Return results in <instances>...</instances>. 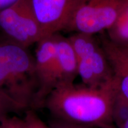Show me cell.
I'll return each instance as SVG.
<instances>
[{"instance_id":"1","label":"cell","mask_w":128,"mask_h":128,"mask_svg":"<svg viewBox=\"0 0 128 128\" xmlns=\"http://www.w3.org/2000/svg\"><path fill=\"white\" fill-rule=\"evenodd\" d=\"M116 91L114 76L106 84L97 88L65 83L53 90L44 105L56 119L101 128L113 124L112 109Z\"/></svg>"},{"instance_id":"2","label":"cell","mask_w":128,"mask_h":128,"mask_svg":"<svg viewBox=\"0 0 128 128\" xmlns=\"http://www.w3.org/2000/svg\"><path fill=\"white\" fill-rule=\"evenodd\" d=\"M0 90L24 108H35L38 83L34 56L6 39H0Z\"/></svg>"},{"instance_id":"3","label":"cell","mask_w":128,"mask_h":128,"mask_svg":"<svg viewBox=\"0 0 128 128\" xmlns=\"http://www.w3.org/2000/svg\"><path fill=\"white\" fill-rule=\"evenodd\" d=\"M0 30L4 39L27 49L44 38L32 0H18L0 11Z\"/></svg>"},{"instance_id":"4","label":"cell","mask_w":128,"mask_h":128,"mask_svg":"<svg viewBox=\"0 0 128 128\" xmlns=\"http://www.w3.org/2000/svg\"><path fill=\"white\" fill-rule=\"evenodd\" d=\"M126 0H84L66 31L94 35L112 26Z\"/></svg>"},{"instance_id":"5","label":"cell","mask_w":128,"mask_h":128,"mask_svg":"<svg viewBox=\"0 0 128 128\" xmlns=\"http://www.w3.org/2000/svg\"><path fill=\"white\" fill-rule=\"evenodd\" d=\"M36 45L34 59L38 91L35 108L44 105L48 96L60 83L55 34L42 38Z\"/></svg>"},{"instance_id":"6","label":"cell","mask_w":128,"mask_h":128,"mask_svg":"<svg viewBox=\"0 0 128 128\" xmlns=\"http://www.w3.org/2000/svg\"><path fill=\"white\" fill-rule=\"evenodd\" d=\"M84 0H32L44 38L66 31L73 14Z\"/></svg>"},{"instance_id":"7","label":"cell","mask_w":128,"mask_h":128,"mask_svg":"<svg viewBox=\"0 0 128 128\" xmlns=\"http://www.w3.org/2000/svg\"><path fill=\"white\" fill-rule=\"evenodd\" d=\"M78 60V73L82 84L100 87L114 77V73L102 44L93 52Z\"/></svg>"},{"instance_id":"8","label":"cell","mask_w":128,"mask_h":128,"mask_svg":"<svg viewBox=\"0 0 128 128\" xmlns=\"http://www.w3.org/2000/svg\"><path fill=\"white\" fill-rule=\"evenodd\" d=\"M100 42L116 78L117 90L128 101V57L108 38L102 37Z\"/></svg>"},{"instance_id":"9","label":"cell","mask_w":128,"mask_h":128,"mask_svg":"<svg viewBox=\"0 0 128 128\" xmlns=\"http://www.w3.org/2000/svg\"><path fill=\"white\" fill-rule=\"evenodd\" d=\"M55 44L60 79L58 85L72 83L78 76V60L76 54L68 38L59 33L55 34Z\"/></svg>"},{"instance_id":"10","label":"cell","mask_w":128,"mask_h":128,"mask_svg":"<svg viewBox=\"0 0 128 128\" xmlns=\"http://www.w3.org/2000/svg\"><path fill=\"white\" fill-rule=\"evenodd\" d=\"M108 32V39L114 44L119 46L128 44V0Z\"/></svg>"},{"instance_id":"11","label":"cell","mask_w":128,"mask_h":128,"mask_svg":"<svg viewBox=\"0 0 128 128\" xmlns=\"http://www.w3.org/2000/svg\"><path fill=\"white\" fill-rule=\"evenodd\" d=\"M77 60L93 52L101 45L94 35L84 33H74L68 37Z\"/></svg>"},{"instance_id":"12","label":"cell","mask_w":128,"mask_h":128,"mask_svg":"<svg viewBox=\"0 0 128 128\" xmlns=\"http://www.w3.org/2000/svg\"><path fill=\"white\" fill-rule=\"evenodd\" d=\"M112 123L116 128H122L128 120V101L116 91L112 109Z\"/></svg>"},{"instance_id":"13","label":"cell","mask_w":128,"mask_h":128,"mask_svg":"<svg viewBox=\"0 0 128 128\" xmlns=\"http://www.w3.org/2000/svg\"><path fill=\"white\" fill-rule=\"evenodd\" d=\"M24 128H50L33 110H28L23 119Z\"/></svg>"},{"instance_id":"14","label":"cell","mask_w":128,"mask_h":128,"mask_svg":"<svg viewBox=\"0 0 128 128\" xmlns=\"http://www.w3.org/2000/svg\"><path fill=\"white\" fill-rule=\"evenodd\" d=\"M1 128H24L23 119L17 117H6L0 122Z\"/></svg>"},{"instance_id":"15","label":"cell","mask_w":128,"mask_h":128,"mask_svg":"<svg viewBox=\"0 0 128 128\" xmlns=\"http://www.w3.org/2000/svg\"><path fill=\"white\" fill-rule=\"evenodd\" d=\"M50 128H94L89 126L80 125L68 122L59 119H55L52 121L49 125Z\"/></svg>"},{"instance_id":"16","label":"cell","mask_w":128,"mask_h":128,"mask_svg":"<svg viewBox=\"0 0 128 128\" xmlns=\"http://www.w3.org/2000/svg\"><path fill=\"white\" fill-rule=\"evenodd\" d=\"M18 0H0V11L6 8Z\"/></svg>"},{"instance_id":"17","label":"cell","mask_w":128,"mask_h":128,"mask_svg":"<svg viewBox=\"0 0 128 128\" xmlns=\"http://www.w3.org/2000/svg\"><path fill=\"white\" fill-rule=\"evenodd\" d=\"M119 47L121 49V50L123 51V52H124V54H125V55L128 57V44H127V45H125V46H119Z\"/></svg>"},{"instance_id":"18","label":"cell","mask_w":128,"mask_h":128,"mask_svg":"<svg viewBox=\"0 0 128 128\" xmlns=\"http://www.w3.org/2000/svg\"><path fill=\"white\" fill-rule=\"evenodd\" d=\"M101 128H116L114 126V124H109V125L104 126V127H102Z\"/></svg>"},{"instance_id":"19","label":"cell","mask_w":128,"mask_h":128,"mask_svg":"<svg viewBox=\"0 0 128 128\" xmlns=\"http://www.w3.org/2000/svg\"><path fill=\"white\" fill-rule=\"evenodd\" d=\"M122 128H128V120L125 123V124H124Z\"/></svg>"},{"instance_id":"20","label":"cell","mask_w":128,"mask_h":128,"mask_svg":"<svg viewBox=\"0 0 128 128\" xmlns=\"http://www.w3.org/2000/svg\"></svg>"}]
</instances>
